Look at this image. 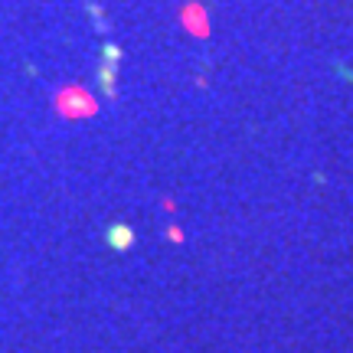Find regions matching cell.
I'll use <instances>...</instances> for the list:
<instances>
[{"instance_id":"6da1fadb","label":"cell","mask_w":353,"mask_h":353,"mask_svg":"<svg viewBox=\"0 0 353 353\" xmlns=\"http://www.w3.org/2000/svg\"><path fill=\"white\" fill-rule=\"evenodd\" d=\"M52 108L63 114V118H85V114L95 112V101L88 99L79 85H65L52 95Z\"/></svg>"},{"instance_id":"7a4b0ae2","label":"cell","mask_w":353,"mask_h":353,"mask_svg":"<svg viewBox=\"0 0 353 353\" xmlns=\"http://www.w3.org/2000/svg\"><path fill=\"white\" fill-rule=\"evenodd\" d=\"M112 245L114 249H128V245H131V232H128L125 226L112 229Z\"/></svg>"}]
</instances>
